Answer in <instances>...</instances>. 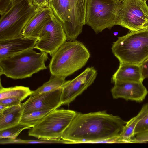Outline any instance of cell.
Returning <instances> with one entry per match:
<instances>
[{"mask_svg": "<svg viewBox=\"0 0 148 148\" xmlns=\"http://www.w3.org/2000/svg\"></svg>", "mask_w": 148, "mask_h": 148, "instance_id": "33", "label": "cell"}, {"mask_svg": "<svg viewBox=\"0 0 148 148\" xmlns=\"http://www.w3.org/2000/svg\"><path fill=\"white\" fill-rule=\"evenodd\" d=\"M53 14L49 7L38 10L24 27L22 36L38 39L43 29L51 19Z\"/></svg>", "mask_w": 148, "mask_h": 148, "instance_id": "14", "label": "cell"}, {"mask_svg": "<svg viewBox=\"0 0 148 148\" xmlns=\"http://www.w3.org/2000/svg\"><path fill=\"white\" fill-rule=\"evenodd\" d=\"M3 144L11 143H56L68 144V141L62 139H48L40 138L37 140H25L20 139H4L2 141Z\"/></svg>", "mask_w": 148, "mask_h": 148, "instance_id": "24", "label": "cell"}, {"mask_svg": "<svg viewBox=\"0 0 148 148\" xmlns=\"http://www.w3.org/2000/svg\"><path fill=\"white\" fill-rule=\"evenodd\" d=\"M148 114V103L143 105L140 111L135 116L127 122L119 138L120 143H130L134 136V130L138 122Z\"/></svg>", "mask_w": 148, "mask_h": 148, "instance_id": "18", "label": "cell"}, {"mask_svg": "<svg viewBox=\"0 0 148 148\" xmlns=\"http://www.w3.org/2000/svg\"><path fill=\"white\" fill-rule=\"evenodd\" d=\"M31 127L21 123H19L0 130V139H15L23 130L30 128Z\"/></svg>", "mask_w": 148, "mask_h": 148, "instance_id": "23", "label": "cell"}, {"mask_svg": "<svg viewBox=\"0 0 148 148\" xmlns=\"http://www.w3.org/2000/svg\"><path fill=\"white\" fill-rule=\"evenodd\" d=\"M48 2L54 15L62 25L66 23L69 17V0H50Z\"/></svg>", "mask_w": 148, "mask_h": 148, "instance_id": "19", "label": "cell"}, {"mask_svg": "<svg viewBox=\"0 0 148 148\" xmlns=\"http://www.w3.org/2000/svg\"><path fill=\"white\" fill-rule=\"evenodd\" d=\"M37 39L21 36L0 41V59L33 49Z\"/></svg>", "mask_w": 148, "mask_h": 148, "instance_id": "15", "label": "cell"}, {"mask_svg": "<svg viewBox=\"0 0 148 148\" xmlns=\"http://www.w3.org/2000/svg\"><path fill=\"white\" fill-rule=\"evenodd\" d=\"M53 110L51 109L38 110L23 114L20 123L32 127Z\"/></svg>", "mask_w": 148, "mask_h": 148, "instance_id": "22", "label": "cell"}, {"mask_svg": "<svg viewBox=\"0 0 148 148\" xmlns=\"http://www.w3.org/2000/svg\"><path fill=\"white\" fill-rule=\"evenodd\" d=\"M127 122L105 111L77 113L61 138L68 144L97 143L119 137Z\"/></svg>", "mask_w": 148, "mask_h": 148, "instance_id": "1", "label": "cell"}, {"mask_svg": "<svg viewBox=\"0 0 148 148\" xmlns=\"http://www.w3.org/2000/svg\"><path fill=\"white\" fill-rule=\"evenodd\" d=\"M111 90L113 98H122L128 101H142L148 93L142 82L116 81Z\"/></svg>", "mask_w": 148, "mask_h": 148, "instance_id": "13", "label": "cell"}, {"mask_svg": "<svg viewBox=\"0 0 148 148\" xmlns=\"http://www.w3.org/2000/svg\"><path fill=\"white\" fill-rule=\"evenodd\" d=\"M70 12L68 21L62 26L67 40L74 41L81 33L85 24L87 0H69Z\"/></svg>", "mask_w": 148, "mask_h": 148, "instance_id": "11", "label": "cell"}, {"mask_svg": "<svg viewBox=\"0 0 148 148\" xmlns=\"http://www.w3.org/2000/svg\"><path fill=\"white\" fill-rule=\"evenodd\" d=\"M139 65L143 79L148 78V58Z\"/></svg>", "mask_w": 148, "mask_h": 148, "instance_id": "30", "label": "cell"}, {"mask_svg": "<svg viewBox=\"0 0 148 148\" xmlns=\"http://www.w3.org/2000/svg\"><path fill=\"white\" fill-rule=\"evenodd\" d=\"M120 1V0H119ZM117 0H87L85 24L96 34L115 25V15L119 3Z\"/></svg>", "mask_w": 148, "mask_h": 148, "instance_id": "8", "label": "cell"}, {"mask_svg": "<svg viewBox=\"0 0 148 148\" xmlns=\"http://www.w3.org/2000/svg\"><path fill=\"white\" fill-rule=\"evenodd\" d=\"M111 49L120 63L140 64L148 58V29L119 37Z\"/></svg>", "mask_w": 148, "mask_h": 148, "instance_id": "4", "label": "cell"}, {"mask_svg": "<svg viewBox=\"0 0 148 148\" xmlns=\"http://www.w3.org/2000/svg\"><path fill=\"white\" fill-rule=\"evenodd\" d=\"M49 67L51 74L66 77L86 64L90 53L80 41L65 42L52 56Z\"/></svg>", "mask_w": 148, "mask_h": 148, "instance_id": "2", "label": "cell"}, {"mask_svg": "<svg viewBox=\"0 0 148 148\" xmlns=\"http://www.w3.org/2000/svg\"><path fill=\"white\" fill-rule=\"evenodd\" d=\"M65 78L63 76L51 74L48 81L36 90L32 91L30 95H35L52 91L61 88L66 81Z\"/></svg>", "mask_w": 148, "mask_h": 148, "instance_id": "21", "label": "cell"}, {"mask_svg": "<svg viewBox=\"0 0 148 148\" xmlns=\"http://www.w3.org/2000/svg\"><path fill=\"white\" fill-rule=\"evenodd\" d=\"M145 142H148V131L135 135L130 142L132 143Z\"/></svg>", "mask_w": 148, "mask_h": 148, "instance_id": "27", "label": "cell"}, {"mask_svg": "<svg viewBox=\"0 0 148 148\" xmlns=\"http://www.w3.org/2000/svg\"><path fill=\"white\" fill-rule=\"evenodd\" d=\"M146 0H120L115 25L132 31L148 29V5Z\"/></svg>", "mask_w": 148, "mask_h": 148, "instance_id": "7", "label": "cell"}, {"mask_svg": "<svg viewBox=\"0 0 148 148\" xmlns=\"http://www.w3.org/2000/svg\"><path fill=\"white\" fill-rule=\"evenodd\" d=\"M49 0H48V1H49Z\"/></svg>", "mask_w": 148, "mask_h": 148, "instance_id": "31", "label": "cell"}, {"mask_svg": "<svg viewBox=\"0 0 148 148\" xmlns=\"http://www.w3.org/2000/svg\"><path fill=\"white\" fill-rule=\"evenodd\" d=\"M66 40L62 23L53 14L41 32L34 48L52 56Z\"/></svg>", "mask_w": 148, "mask_h": 148, "instance_id": "9", "label": "cell"}, {"mask_svg": "<svg viewBox=\"0 0 148 148\" xmlns=\"http://www.w3.org/2000/svg\"><path fill=\"white\" fill-rule=\"evenodd\" d=\"M62 87L52 91L30 95L25 101L21 103L23 114L36 110L56 109L62 105Z\"/></svg>", "mask_w": 148, "mask_h": 148, "instance_id": "12", "label": "cell"}, {"mask_svg": "<svg viewBox=\"0 0 148 148\" xmlns=\"http://www.w3.org/2000/svg\"><path fill=\"white\" fill-rule=\"evenodd\" d=\"M28 87L16 86L4 88L1 84L0 99L10 97L19 98L23 100L31 95L32 92Z\"/></svg>", "mask_w": 148, "mask_h": 148, "instance_id": "20", "label": "cell"}, {"mask_svg": "<svg viewBox=\"0 0 148 148\" xmlns=\"http://www.w3.org/2000/svg\"><path fill=\"white\" fill-rule=\"evenodd\" d=\"M148 131V114L137 124L134 130V136L140 133Z\"/></svg>", "mask_w": 148, "mask_h": 148, "instance_id": "25", "label": "cell"}, {"mask_svg": "<svg viewBox=\"0 0 148 148\" xmlns=\"http://www.w3.org/2000/svg\"><path fill=\"white\" fill-rule=\"evenodd\" d=\"M144 80L140 65L120 63L119 67L113 75L112 81L132 82H142Z\"/></svg>", "mask_w": 148, "mask_h": 148, "instance_id": "16", "label": "cell"}, {"mask_svg": "<svg viewBox=\"0 0 148 148\" xmlns=\"http://www.w3.org/2000/svg\"><path fill=\"white\" fill-rule=\"evenodd\" d=\"M29 2L36 9L49 7L48 0H29Z\"/></svg>", "mask_w": 148, "mask_h": 148, "instance_id": "29", "label": "cell"}, {"mask_svg": "<svg viewBox=\"0 0 148 148\" xmlns=\"http://www.w3.org/2000/svg\"><path fill=\"white\" fill-rule=\"evenodd\" d=\"M22 101V99L18 97H8L0 99V104L11 106L21 104Z\"/></svg>", "mask_w": 148, "mask_h": 148, "instance_id": "26", "label": "cell"}, {"mask_svg": "<svg viewBox=\"0 0 148 148\" xmlns=\"http://www.w3.org/2000/svg\"><path fill=\"white\" fill-rule=\"evenodd\" d=\"M69 110H53L28 131L29 136L38 139H60L77 114Z\"/></svg>", "mask_w": 148, "mask_h": 148, "instance_id": "6", "label": "cell"}, {"mask_svg": "<svg viewBox=\"0 0 148 148\" xmlns=\"http://www.w3.org/2000/svg\"><path fill=\"white\" fill-rule=\"evenodd\" d=\"M37 10L29 0H14L12 6L1 16L0 41L22 36L24 27Z\"/></svg>", "mask_w": 148, "mask_h": 148, "instance_id": "5", "label": "cell"}, {"mask_svg": "<svg viewBox=\"0 0 148 148\" xmlns=\"http://www.w3.org/2000/svg\"><path fill=\"white\" fill-rule=\"evenodd\" d=\"M23 114L21 104L10 106L0 112V130L20 123Z\"/></svg>", "mask_w": 148, "mask_h": 148, "instance_id": "17", "label": "cell"}, {"mask_svg": "<svg viewBox=\"0 0 148 148\" xmlns=\"http://www.w3.org/2000/svg\"><path fill=\"white\" fill-rule=\"evenodd\" d=\"M47 54L37 53L32 49L0 59V75L15 79L30 77L47 69L45 62L48 59Z\"/></svg>", "mask_w": 148, "mask_h": 148, "instance_id": "3", "label": "cell"}, {"mask_svg": "<svg viewBox=\"0 0 148 148\" xmlns=\"http://www.w3.org/2000/svg\"><path fill=\"white\" fill-rule=\"evenodd\" d=\"M14 0H0V14L2 15L13 5Z\"/></svg>", "mask_w": 148, "mask_h": 148, "instance_id": "28", "label": "cell"}, {"mask_svg": "<svg viewBox=\"0 0 148 148\" xmlns=\"http://www.w3.org/2000/svg\"><path fill=\"white\" fill-rule=\"evenodd\" d=\"M117 0V1H119L120 0Z\"/></svg>", "mask_w": 148, "mask_h": 148, "instance_id": "32", "label": "cell"}, {"mask_svg": "<svg viewBox=\"0 0 148 148\" xmlns=\"http://www.w3.org/2000/svg\"><path fill=\"white\" fill-rule=\"evenodd\" d=\"M97 75L93 67H88L73 79L66 81L62 86V105L69 106L93 83Z\"/></svg>", "mask_w": 148, "mask_h": 148, "instance_id": "10", "label": "cell"}]
</instances>
